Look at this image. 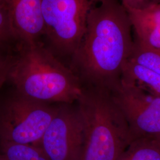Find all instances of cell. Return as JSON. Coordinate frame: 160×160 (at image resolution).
<instances>
[{
    "mask_svg": "<svg viewBox=\"0 0 160 160\" xmlns=\"http://www.w3.org/2000/svg\"><path fill=\"white\" fill-rule=\"evenodd\" d=\"M128 14L119 0H100L88 14L86 31L72 64L87 86L112 90L133 45Z\"/></svg>",
    "mask_w": 160,
    "mask_h": 160,
    "instance_id": "obj_1",
    "label": "cell"
},
{
    "mask_svg": "<svg viewBox=\"0 0 160 160\" xmlns=\"http://www.w3.org/2000/svg\"><path fill=\"white\" fill-rule=\"evenodd\" d=\"M8 80L18 94L48 104L78 101L84 89L78 77L39 42L21 45L12 58Z\"/></svg>",
    "mask_w": 160,
    "mask_h": 160,
    "instance_id": "obj_2",
    "label": "cell"
},
{
    "mask_svg": "<svg viewBox=\"0 0 160 160\" xmlns=\"http://www.w3.org/2000/svg\"><path fill=\"white\" fill-rule=\"evenodd\" d=\"M77 102L84 132L81 160H118L134 139L111 91L87 86Z\"/></svg>",
    "mask_w": 160,
    "mask_h": 160,
    "instance_id": "obj_3",
    "label": "cell"
},
{
    "mask_svg": "<svg viewBox=\"0 0 160 160\" xmlns=\"http://www.w3.org/2000/svg\"><path fill=\"white\" fill-rule=\"evenodd\" d=\"M57 111L16 92L0 109V141L38 147Z\"/></svg>",
    "mask_w": 160,
    "mask_h": 160,
    "instance_id": "obj_4",
    "label": "cell"
},
{
    "mask_svg": "<svg viewBox=\"0 0 160 160\" xmlns=\"http://www.w3.org/2000/svg\"><path fill=\"white\" fill-rule=\"evenodd\" d=\"M100 0H42L45 36L52 48L71 55L80 45L92 8Z\"/></svg>",
    "mask_w": 160,
    "mask_h": 160,
    "instance_id": "obj_5",
    "label": "cell"
},
{
    "mask_svg": "<svg viewBox=\"0 0 160 160\" xmlns=\"http://www.w3.org/2000/svg\"><path fill=\"white\" fill-rule=\"evenodd\" d=\"M110 91L134 140L160 135V97L121 80Z\"/></svg>",
    "mask_w": 160,
    "mask_h": 160,
    "instance_id": "obj_6",
    "label": "cell"
},
{
    "mask_svg": "<svg viewBox=\"0 0 160 160\" xmlns=\"http://www.w3.org/2000/svg\"><path fill=\"white\" fill-rule=\"evenodd\" d=\"M83 145V125L78 109L58 107L38 147L49 160H81Z\"/></svg>",
    "mask_w": 160,
    "mask_h": 160,
    "instance_id": "obj_7",
    "label": "cell"
},
{
    "mask_svg": "<svg viewBox=\"0 0 160 160\" xmlns=\"http://www.w3.org/2000/svg\"><path fill=\"white\" fill-rule=\"evenodd\" d=\"M12 30L21 45L39 43L45 36L42 0H9Z\"/></svg>",
    "mask_w": 160,
    "mask_h": 160,
    "instance_id": "obj_8",
    "label": "cell"
},
{
    "mask_svg": "<svg viewBox=\"0 0 160 160\" xmlns=\"http://www.w3.org/2000/svg\"><path fill=\"white\" fill-rule=\"evenodd\" d=\"M126 11L136 35L135 41L142 46L160 51V4Z\"/></svg>",
    "mask_w": 160,
    "mask_h": 160,
    "instance_id": "obj_9",
    "label": "cell"
},
{
    "mask_svg": "<svg viewBox=\"0 0 160 160\" xmlns=\"http://www.w3.org/2000/svg\"><path fill=\"white\" fill-rule=\"evenodd\" d=\"M120 80L160 97V75L142 65L128 60L123 67Z\"/></svg>",
    "mask_w": 160,
    "mask_h": 160,
    "instance_id": "obj_10",
    "label": "cell"
},
{
    "mask_svg": "<svg viewBox=\"0 0 160 160\" xmlns=\"http://www.w3.org/2000/svg\"><path fill=\"white\" fill-rule=\"evenodd\" d=\"M118 160H160V144L155 137L133 140Z\"/></svg>",
    "mask_w": 160,
    "mask_h": 160,
    "instance_id": "obj_11",
    "label": "cell"
},
{
    "mask_svg": "<svg viewBox=\"0 0 160 160\" xmlns=\"http://www.w3.org/2000/svg\"><path fill=\"white\" fill-rule=\"evenodd\" d=\"M0 152L7 160H49L39 147L0 141Z\"/></svg>",
    "mask_w": 160,
    "mask_h": 160,
    "instance_id": "obj_12",
    "label": "cell"
},
{
    "mask_svg": "<svg viewBox=\"0 0 160 160\" xmlns=\"http://www.w3.org/2000/svg\"><path fill=\"white\" fill-rule=\"evenodd\" d=\"M129 61L160 75V51L142 46L135 40Z\"/></svg>",
    "mask_w": 160,
    "mask_h": 160,
    "instance_id": "obj_13",
    "label": "cell"
},
{
    "mask_svg": "<svg viewBox=\"0 0 160 160\" xmlns=\"http://www.w3.org/2000/svg\"><path fill=\"white\" fill-rule=\"evenodd\" d=\"M12 39L17 40L12 30L8 8L0 7V44Z\"/></svg>",
    "mask_w": 160,
    "mask_h": 160,
    "instance_id": "obj_14",
    "label": "cell"
},
{
    "mask_svg": "<svg viewBox=\"0 0 160 160\" xmlns=\"http://www.w3.org/2000/svg\"><path fill=\"white\" fill-rule=\"evenodd\" d=\"M126 10H143L160 4V0H119Z\"/></svg>",
    "mask_w": 160,
    "mask_h": 160,
    "instance_id": "obj_15",
    "label": "cell"
},
{
    "mask_svg": "<svg viewBox=\"0 0 160 160\" xmlns=\"http://www.w3.org/2000/svg\"><path fill=\"white\" fill-rule=\"evenodd\" d=\"M12 57H4L0 53V72L9 66Z\"/></svg>",
    "mask_w": 160,
    "mask_h": 160,
    "instance_id": "obj_16",
    "label": "cell"
},
{
    "mask_svg": "<svg viewBox=\"0 0 160 160\" xmlns=\"http://www.w3.org/2000/svg\"><path fill=\"white\" fill-rule=\"evenodd\" d=\"M10 65L8 67H7L6 69L0 72V90L6 81L8 80V74Z\"/></svg>",
    "mask_w": 160,
    "mask_h": 160,
    "instance_id": "obj_17",
    "label": "cell"
},
{
    "mask_svg": "<svg viewBox=\"0 0 160 160\" xmlns=\"http://www.w3.org/2000/svg\"><path fill=\"white\" fill-rule=\"evenodd\" d=\"M0 7H3L8 8L9 0H0Z\"/></svg>",
    "mask_w": 160,
    "mask_h": 160,
    "instance_id": "obj_18",
    "label": "cell"
},
{
    "mask_svg": "<svg viewBox=\"0 0 160 160\" xmlns=\"http://www.w3.org/2000/svg\"><path fill=\"white\" fill-rule=\"evenodd\" d=\"M0 160H7L4 156L0 152Z\"/></svg>",
    "mask_w": 160,
    "mask_h": 160,
    "instance_id": "obj_19",
    "label": "cell"
},
{
    "mask_svg": "<svg viewBox=\"0 0 160 160\" xmlns=\"http://www.w3.org/2000/svg\"><path fill=\"white\" fill-rule=\"evenodd\" d=\"M155 139L157 140V141L160 143V135L159 136H157V137H155Z\"/></svg>",
    "mask_w": 160,
    "mask_h": 160,
    "instance_id": "obj_20",
    "label": "cell"
}]
</instances>
